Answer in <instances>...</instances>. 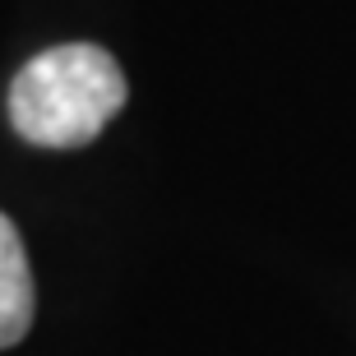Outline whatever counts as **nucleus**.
<instances>
[{
	"mask_svg": "<svg viewBox=\"0 0 356 356\" xmlns=\"http://www.w3.org/2000/svg\"><path fill=\"white\" fill-rule=\"evenodd\" d=\"M116 56L92 42H65L33 56L10 83V120L38 148H83L125 106Z\"/></svg>",
	"mask_w": 356,
	"mask_h": 356,
	"instance_id": "1",
	"label": "nucleus"
},
{
	"mask_svg": "<svg viewBox=\"0 0 356 356\" xmlns=\"http://www.w3.org/2000/svg\"><path fill=\"white\" fill-rule=\"evenodd\" d=\"M38 315V291H33V268H28L24 236L0 213V352L24 343Z\"/></svg>",
	"mask_w": 356,
	"mask_h": 356,
	"instance_id": "2",
	"label": "nucleus"
}]
</instances>
